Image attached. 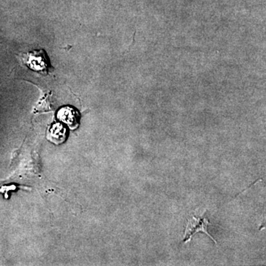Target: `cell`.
I'll list each match as a JSON object with an SVG mask.
<instances>
[{
  "label": "cell",
  "mask_w": 266,
  "mask_h": 266,
  "mask_svg": "<svg viewBox=\"0 0 266 266\" xmlns=\"http://www.w3.org/2000/svg\"><path fill=\"white\" fill-rule=\"evenodd\" d=\"M67 130L61 124H55L50 129L48 132V140L55 144H62L67 136Z\"/></svg>",
  "instance_id": "cell-4"
},
{
  "label": "cell",
  "mask_w": 266,
  "mask_h": 266,
  "mask_svg": "<svg viewBox=\"0 0 266 266\" xmlns=\"http://www.w3.org/2000/svg\"><path fill=\"white\" fill-rule=\"evenodd\" d=\"M57 118L68 124L71 129L77 128L80 124V113L71 106L61 108L57 114Z\"/></svg>",
  "instance_id": "cell-3"
},
{
  "label": "cell",
  "mask_w": 266,
  "mask_h": 266,
  "mask_svg": "<svg viewBox=\"0 0 266 266\" xmlns=\"http://www.w3.org/2000/svg\"><path fill=\"white\" fill-rule=\"evenodd\" d=\"M22 61L33 71L42 74H48L50 62L47 54L43 50L33 51L21 55Z\"/></svg>",
  "instance_id": "cell-1"
},
{
  "label": "cell",
  "mask_w": 266,
  "mask_h": 266,
  "mask_svg": "<svg viewBox=\"0 0 266 266\" xmlns=\"http://www.w3.org/2000/svg\"><path fill=\"white\" fill-rule=\"evenodd\" d=\"M50 99H51V95L50 93H43L42 98L39 101V103L35 107V110L36 112L39 111H46L51 109V104H50Z\"/></svg>",
  "instance_id": "cell-5"
},
{
  "label": "cell",
  "mask_w": 266,
  "mask_h": 266,
  "mask_svg": "<svg viewBox=\"0 0 266 266\" xmlns=\"http://www.w3.org/2000/svg\"><path fill=\"white\" fill-rule=\"evenodd\" d=\"M206 213H207V211L205 212L202 217H193L194 222H191V223L189 222L188 223L189 224H191V226H189L188 224L187 225L186 229L185 232L186 237L184 238V242L189 241L197 232H203L207 234L209 237L212 238L213 240L214 241L215 243H217V242L214 240V238L209 234L208 231H207V227L210 225V221H209L208 218L206 217Z\"/></svg>",
  "instance_id": "cell-2"
}]
</instances>
